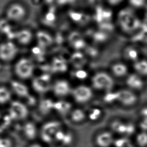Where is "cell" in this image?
I'll use <instances>...</instances> for the list:
<instances>
[{"instance_id": "1", "label": "cell", "mask_w": 147, "mask_h": 147, "mask_svg": "<svg viewBox=\"0 0 147 147\" xmlns=\"http://www.w3.org/2000/svg\"><path fill=\"white\" fill-rule=\"evenodd\" d=\"M117 21L122 30L129 34L136 33L142 24L137 16L129 9L121 10L118 14Z\"/></svg>"}, {"instance_id": "2", "label": "cell", "mask_w": 147, "mask_h": 147, "mask_svg": "<svg viewBox=\"0 0 147 147\" xmlns=\"http://www.w3.org/2000/svg\"><path fill=\"white\" fill-rule=\"evenodd\" d=\"M64 127L63 123L59 120L53 119L44 122L39 127V138L46 145L55 144L56 134Z\"/></svg>"}, {"instance_id": "3", "label": "cell", "mask_w": 147, "mask_h": 147, "mask_svg": "<svg viewBox=\"0 0 147 147\" xmlns=\"http://www.w3.org/2000/svg\"><path fill=\"white\" fill-rule=\"evenodd\" d=\"M28 108L25 104L19 101H12L10 104L8 114L15 122L25 121L29 115Z\"/></svg>"}, {"instance_id": "4", "label": "cell", "mask_w": 147, "mask_h": 147, "mask_svg": "<svg viewBox=\"0 0 147 147\" xmlns=\"http://www.w3.org/2000/svg\"><path fill=\"white\" fill-rule=\"evenodd\" d=\"M14 69L16 75L19 78L26 80L31 78L33 75L34 66L31 60L23 58L16 62Z\"/></svg>"}, {"instance_id": "5", "label": "cell", "mask_w": 147, "mask_h": 147, "mask_svg": "<svg viewBox=\"0 0 147 147\" xmlns=\"http://www.w3.org/2000/svg\"><path fill=\"white\" fill-rule=\"evenodd\" d=\"M20 131L24 139L29 143L39 138V127L34 121L26 120L21 125Z\"/></svg>"}, {"instance_id": "6", "label": "cell", "mask_w": 147, "mask_h": 147, "mask_svg": "<svg viewBox=\"0 0 147 147\" xmlns=\"http://www.w3.org/2000/svg\"><path fill=\"white\" fill-rule=\"evenodd\" d=\"M92 84L94 88L99 90L110 91L114 86V81L109 74L100 72L96 74L92 80Z\"/></svg>"}, {"instance_id": "7", "label": "cell", "mask_w": 147, "mask_h": 147, "mask_svg": "<svg viewBox=\"0 0 147 147\" xmlns=\"http://www.w3.org/2000/svg\"><path fill=\"white\" fill-rule=\"evenodd\" d=\"M92 141L96 147H111L113 144V134L109 129H99L94 134Z\"/></svg>"}, {"instance_id": "8", "label": "cell", "mask_w": 147, "mask_h": 147, "mask_svg": "<svg viewBox=\"0 0 147 147\" xmlns=\"http://www.w3.org/2000/svg\"><path fill=\"white\" fill-rule=\"evenodd\" d=\"M127 88L138 94L143 91L146 86L145 78L135 72L129 74L125 78Z\"/></svg>"}, {"instance_id": "9", "label": "cell", "mask_w": 147, "mask_h": 147, "mask_svg": "<svg viewBox=\"0 0 147 147\" xmlns=\"http://www.w3.org/2000/svg\"><path fill=\"white\" fill-rule=\"evenodd\" d=\"M117 101L124 106H133L139 101L138 94L127 88L117 91Z\"/></svg>"}, {"instance_id": "10", "label": "cell", "mask_w": 147, "mask_h": 147, "mask_svg": "<svg viewBox=\"0 0 147 147\" xmlns=\"http://www.w3.org/2000/svg\"><path fill=\"white\" fill-rule=\"evenodd\" d=\"M17 53V47L11 41L9 40L0 44V59L3 61H11L16 57Z\"/></svg>"}, {"instance_id": "11", "label": "cell", "mask_w": 147, "mask_h": 147, "mask_svg": "<svg viewBox=\"0 0 147 147\" xmlns=\"http://www.w3.org/2000/svg\"><path fill=\"white\" fill-rule=\"evenodd\" d=\"M26 10L21 4L15 3L9 7L6 12L7 19L8 21L13 22L20 21L26 16Z\"/></svg>"}, {"instance_id": "12", "label": "cell", "mask_w": 147, "mask_h": 147, "mask_svg": "<svg viewBox=\"0 0 147 147\" xmlns=\"http://www.w3.org/2000/svg\"><path fill=\"white\" fill-rule=\"evenodd\" d=\"M32 86L34 90L38 93H46L51 88L50 76L44 74L36 77L32 82Z\"/></svg>"}, {"instance_id": "13", "label": "cell", "mask_w": 147, "mask_h": 147, "mask_svg": "<svg viewBox=\"0 0 147 147\" xmlns=\"http://www.w3.org/2000/svg\"><path fill=\"white\" fill-rule=\"evenodd\" d=\"M74 99L77 102L84 103L92 98V92L90 88L86 86H78L72 92Z\"/></svg>"}, {"instance_id": "14", "label": "cell", "mask_w": 147, "mask_h": 147, "mask_svg": "<svg viewBox=\"0 0 147 147\" xmlns=\"http://www.w3.org/2000/svg\"><path fill=\"white\" fill-rule=\"evenodd\" d=\"M68 117L70 122L74 125H81L87 121L86 112L81 109H72Z\"/></svg>"}, {"instance_id": "15", "label": "cell", "mask_w": 147, "mask_h": 147, "mask_svg": "<svg viewBox=\"0 0 147 147\" xmlns=\"http://www.w3.org/2000/svg\"><path fill=\"white\" fill-rule=\"evenodd\" d=\"M123 57L127 61L133 64L141 58V54L139 49L134 45H129L123 51Z\"/></svg>"}, {"instance_id": "16", "label": "cell", "mask_w": 147, "mask_h": 147, "mask_svg": "<svg viewBox=\"0 0 147 147\" xmlns=\"http://www.w3.org/2000/svg\"><path fill=\"white\" fill-rule=\"evenodd\" d=\"M53 90L56 96L62 97L69 94L71 88L69 84L67 81L65 80H59L54 84Z\"/></svg>"}, {"instance_id": "17", "label": "cell", "mask_w": 147, "mask_h": 147, "mask_svg": "<svg viewBox=\"0 0 147 147\" xmlns=\"http://www.w3.org/2000/svg\"><path fill=\"white\" fill-rule=\"evenodd\" d=\"M113 75L119 78H127L129 74V69L127 65L123 62H117L111 68Z\"/></svg>"}, {"instance_id": "18", "label": "cell", "mask_w": 147, "mask_h": 147, "mask_svg": "<svg viewBox=\"0 0 147 147\" xmlns=\"http://www.w3.org/2000/svg\"><path fill=\"white\" fill-rule=\"evenodd\" d=\"M134 72L142 77L147 78V58L142 57L133 64Z\"/></svg>"}, {"instance_id": "19", "label": "cell", "mask_w": 147, "mask_h": 147, "mask_svg": "<svg viewBox=\"0 0 147 147\" xmlns=\"http://www.w3.org/2000/svg\"><path fill=\"white\" fill-rule=\"evenodd\" d=\"M72 106L71 103L64 100L54 102L53 111L61 115H67L71 111Z\"/></svg>"}, {"instance_id": "20", "label": "cell", "mask_w": 147, "mask_h": 147, "mask_svg": "<svg viewBox=\"0 0 147 147\" xmlns=\"http://www.w3.org/2000/svg\"><path fill=\"white\" fill-rule=\"evenodd\" d=\"M13 91L21 98H28L29 96L28 88L24 84L17 81H13L11 84Z\"/></svg>"}, {"instance_id": "21", "label": "cell", "mask_w": 147, "mask_h": 147, "mask_svg": "<svg viewBox=\"0 0 147 147\" xmlns=\"http://www.w3.org/2000/svg\"><path fill=\"white\" fill-rule=\"evenodd\" d=\"M76 140V135L72 129L64 127L63 136L59 145L63 147H69L74 144Z\"/></svg>"}, {"instance_id": "22", "label": "cell", "mask_w": 147, "mask_h": 147, "mask_svg": "<svg viewBox=\"0 0 147 147\" xmlns=\"http://www.w3.org/2000/svg\"><path fill=\"white\" fill-rule=\"evenodd\" d=\"M36 38L38 42V46L45 48L50 46L53 43V39L51 36L47 32L40 31L36 34Z\"/></svg>"}, {"instance_id": "23", "label": "cell", "mask_w": 147, "mask_h": 147, "mask_svg": "<svg viewBox=\"0 0 147 147\" xmlns=\"http://www.w3.org/2000/svg\"><path fill=\"white\" fill-rule=\"evenodd\" d=\"M32 34L30 30L22 29L16 33L15 38L20 44L27 45L32 41Z\"/></svg>"}, {"instance_id": "24", "label": "cell", "mask_w": 147, "mask_h": 147, "mask_svg": "<svg viewBox=\"0 0 147 147\" xmlns=\"http://www.w3.org/2000/svg\"><path fill=\"white\" fill-rule=\"evenodd\" d=\"M87 121L92 123H97L101 121L103 117V112L98 107L92 108L86 112Z\"/></svg>"}, {"instance_id": "25", "label": "cell", "mask_w": 147, "mask_h": 147, "mask_svg": "<svg viewBox=\"0 0 147 147\" xmlns=\"http://www.w3.org/2000/svg\"><path fill=\"white\" fill-rule=\"evenodd\" d=\"M70 61L74 67L80 69L86 64V60L83 54L77 51L72 55L70 58Z\"/></svg>"}, {"instance_id": "26", "label": "cell", "mask_w": 147, "mask_h": 147, "mask_svg": "<svg viewBox=\"0 0 147 147\" xmlns=\"http://www.w3.org/2000/svg\"><path fill=\"white\" fill-rule=\"evenodd\" d=\"M69 16L72 21L78 24H86L90 20V17L82 12L71 11L69 12Z\"/></svg>"}, {"instance_id": "27", "label": "cell", "mask_w": 147, "mask_h": 147, "mask_svg": "<svg viewBox=\"0 0 147 147\" xmlns=\"http://www.w3.org/2000/svg\"><path fill=\"white\" fill-rule=\"evenodd\" d=\"M54 102L50 99H44L39 105V111L42 115H46L53 111Z\"/></svg>"}, {"instance_id": "28", "label": "cell", "mask_w": 147, "mask_h": 147, "mask_svg": "<svg viewBox=\"0 0 147 147\" xmlns=\"http://www.w3.org/2000/svg\"><path fill=\"white\" fill-rule=\"evenodd\" d=\"M52 68L56 72H64L67 69V65L63 58H54L52 63Z\"/></svg>"}, {"instance_id": "29", "label": "cell", "mask_w": 147, "mask_h": 147, "mask_svg": "<svg viewBox=\"0 0 147 147\" xmlns=\"http://www.w3.org/2000/svg\"><path fill=\"white\" fill-rule=\"evenodd\" d=\"M12 98L11 92L5 87H0V105H4L10 102Z\"/></svg>"}, {"instance_id": "30", "label": "cell", "mask_w": 147, "mask_h": 147, "mask_svg": "<svg viewBox=\"0 0 147 147\" xmlns=\"http://www.w3.org/2000/svg\"><path fill=\"white\" fill-rule=\"evenodd\" d=\"M15 142L11 137L0 135V147H15Z\"/></svg>"}, {"instance_id": "31", "label": "cell", "mask_w": 147, "mask_h": 147, "mask_svg": "<svg viewBox=\"0 0 147 147\" xmlns=\"http://www.w3.org/2000/svg\"><path fill=\"white\" fill-rule=\"evenodd\" d=\"M56 15L54 10L51 9L48 11L45 16V21L47 24H52L55 21Z\"/></svg>"}, {"instance_id": "32", "label": "cell", "mask_w": 147, "mask_h": 147, "mask_svg": "<svg viewBox=\"0 0 147 147\" xmlns=\"http://www.w3.org/2000/svg\"><path fill=\"white\" fill-rule=\"evenodd\" d=\"M117 92H109L104 97V100L107 103H111L115 101H117Z\"/></svg>"}, {"instance_id": "33", "label": "cell", "mask_w": 147, "mask_h": 147, "mask_svg": "<svg viewBox=\"0 0 147 147\" xmlns=\"http://www.w3.org/2000/svg\"><path fill=\"white\" fill-rule=\"evenodd\" d=\"M107 35L105 32L99 31L96 32L94 34V39L96 41L98 42H102L107 40Z\"/></svg>"}, {"instance_id": "34", "label": "cell", "mask_w": 147, "mask_h": 147, "mask_svg": "<svg viewBox=\"0 0 147 147\" xmlns=\"http://www.w3.org/2000/svg\"><path fill=\"white\" fill-rule=\"evenodd\" d=\"M8 20H2L0 21V31L7 34L10 32V27L8 24Z\"/></svg>"}, {"instance_id": "35", "label": "cell", "mask_w": 147, "mask_h": 147, "mask_svg": "<svg viewBox=\"0 0 147 147\" xmlns=\"http://www.w3.org/2000/svg\"><path fill=\"white\" fill-rule=\"evenodd\" d=\"M71 45L74 49H76L77 50H79L82 49L83 48H85L86 42L82 38V39H80L79 40L76 41L72 44Z\"/></svg>"}, {"instance_id": "36", "label": "cell", "mask_w": 147, "mask_h": 147, "mask_svg": "<svg viewBox=\"0 0 147 147\" xmlns=\"http://www.w3.org/2000/svg\"><path fill=\"white\" fill-rule=\"evenodd\" d=\"M82 37L81 34L78 32H72L70 34L69 36V41L71 45L74 43L79 40L80 39H82Z\"/></svg>"}, {"instance_id": "37", "label": "cell", "mask_w": 147, "mask_h": 147, "mask_svg": "<svg viewBox=\"0 0 147 147\" xmlns=\"http://www.w3.org/2000/svg\"><path fill=\"white\" fill-rule=\"evenodd\" d=\"M44 48H42L40 46H36L32 49V53L36 57H41L44 54Z\"/></svg>"}, {"instance_id": "38", "label": "cell", "mask_w": 147, "mask_h": 147, "mask_svg": "<svg viewBox=\"0 0 147 147\" xmlns=\"http://www.w3.org/2000/svg\"><path fill=\"white\" fill-rule=\"evenodd\" d=\"M74 76H76V78H77L78 79L84 80L87 78L88 74L86 71L80 69L78 70L77 71L75 72Z\"/></svg>"}, {"instance_id": "39", "label": "cell", "mask_w": 147, "mask_h": 147, "mask_svg": "<svg viewBox=\"0 0 147 147\" xmlns=\"http://www.w3.org/2000/svg\"><path fill=\"white\" fill-rule=\"evenodd\" d=\"M27 147H44L42 144L37 141L29 143Z\"/></svg>"}, {"instance_id": "40", "label": "cell", "mask_w": 147, "mask_h": 147, "mask_svg": "<svg viewBox=\"0 0 147 147\" xmlns=\"http://www.w3.org/2000/svg\"><path fill=\"white\" fill-rule=\"evenodd\" d=\"M110 4H111L112 5H117L119 3H121V1H109Z\"/></svg>"}, {"instance_id": "41", "label": "cell", "mask_w": 147, "mask_h": 147, "mask_svg": "<svg viewBox=\"0 0 147 147\" xmlns=\"http://www.w3.org/2000/svg\"><path fill=\"white\" fill-rule=\"evenodd\" d=\"M48 147H63L59 145H57V144H53L52 145L49 146Z\"/></svg>"}, {"instance_id": "42", "label": "cell", "mask_w": 147, "mask_h": 147, "mask_svg": "<svg viewBox=\"0 0 147 147\" xmlns=\"http://www.w3.org/2000/svg\"><path fill=\"white\" fill-rule=\"evenodd\" d=\"M3 117V115H2V113H1V111H0V123H1V121H2Z\"/></svg>"}]
</instances>
